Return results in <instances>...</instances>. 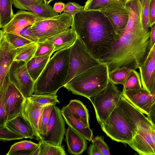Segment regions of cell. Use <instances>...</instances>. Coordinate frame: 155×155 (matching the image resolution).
Masks as SVG:
<instances>
[{"mask_svg":"<svg viewBox=\"0 0 155 155\" xmlns=\"http://www.w3.org/2000/svg\"><path fill=\"white\" fill-rule=\"evenodd\" d=\"M72 16L71 27L94 57L100 60L111 51L117 35L103 13L83 11Z\"/></svg>","mask_w":155,"mask_h":155,"instance_id":"1","label":"cell"},{"mask_svg":"<svg viewBox=\"0 0 155 155\" xmlns=\"http://www.w3.org/2000/svg\"><path fill=\"white\" fill-rule=\"evenodd\" d=\"M150 30L137 32L124 29L116 35L111 51L99 60L107 64L108 71L126 67L139 68L149 50Z\"/></svg>","mask_w":155,"mask_h":155,"instance_id":"2","label":"cell"},{"mask_svg":"<svg viewBox=\"0 0 155 155\" xmlns=\"http://www.w3.org/2000/svg\"><path fill=\"white\" fill-rule=\"evenodd\" d=\"M71 47L57 51L35 82L33 94H57L64 85L69 68Z\"/></svg>","mask_w":155,"mask_h":155,"instance_id":"3","label":"cell"},{"mask_svg":"<svg viewBox=\"0 0 155 155\" xmlns=\"http://www.w3.org/2000/svg\"><path fill=\"white\" fill-rule=\"evenodd\" d=\"M108 72L107 64L102 62L75 76L64 87L73 94L88 99L106 87Z\"/></svg>","mask_w":155,"mask_h":155,"instance_id":"4","label":"cell"},{"mask_svg":"<svg viewBox=\"0 0 155 155\" xmlns=\"http://www.w3.org/2000/svg\"><path fill=\"white\" fill-rule=\"evenodd\" d=\"M102 130L112 140L128 144L137 128L128 118L118 102L107 118L100 124Z\"/></svg>","mask_w":155,"mask_h":155,"instance_id":"5","label":"cell"},{"mask_svg":"<svg viewBox=\"0 0 155 155\" xmlns=\"http://www.w3.org/2000/svg\"><path fill=\"white\" fill-rule=\"evenodd\" d=\"M101 63L91 54L77 35L76 41L71 47L68 72L64 86L75 76Z\"/></svg>","mask_w":155,"mask_h":155,"instance_id":"6","label":"cell"},{"mask_svg":"<svg viewBox=\"0 0 155 155\" xmlns=\"http://www.w3.org/2000/svg\"><path fill=\"white\" fill-rule=\"evenodd\" d=\"M73 21V16L63 12L51 18H37L31 29L39 41H43L70 29Z\"/></svg>","mask_w":155,"mask_h":155,"instance_id":"7","label":"cell"},{"mask_svg":"<svg viewBox=\"0 0 155 155\" xmlns=\"http://www.w3.org/2000/svg\"><path fill=\"white\" fill-rule=\"evenodd\" d=\"M122 92L109 80L104 89L88 99L95 110L96 119L100 124L104 121L116 107Z\"/></svg>","mask_w":155,"mask_h":155,"instance_id":"8","label":"cell"},{"mask_svg":"<svg viewBox=\"0 0 155 155\" xmlns=\"http://www.w3.org/2000/svg\"><path fill=\"white\" fill-rule=\"evenodd\" d=\"M7 74L10 82L25 99L33 94L35 82L28 72L26 63L21 61H14Z\"/></svg>","mask_w":155,"mask_h":155,"instance_id":"9","label":"cell"},{"mask_svg":"<svg viewBox=\"0 0 155 155\" xmlns=\"http://www.w3.org/2000/svg\"><path fill=\"white\" fill-rule=\"evenodd\" d=\"M61 110L53 105L50 117L42 140L54 145L61 146L65 133V124Z\"/></svg>","mask_w":155,"mask_h":155,"instance_id":"10","label":"cell"},{"mask_svg":"<svg viewBox=\"0 0 155 155\" xmlns=\"http://www.w3.org/2000/svg\"><path fill=\"white\" fill-rule=\"evenodd\" d=\"M126 2L112 3L97 10L103 13L108 18L117 35H119L123 31L128 20L129 14L125 6Z\"/></svg>","mask_w":155,"mask_h":155,"instance_id":"11","label":"cell"},{"mask_svg":"<svg viewBox=\"0 0 155 155\" xmlns=\"http://www.w3.org/2000/svg\"><path fill=\"white\" fill-rule=\"evenodd\" d=\"M136 127L137 131L128 144L140 155H155V143L149 131L151 129L143 124H138Z\"/></svg>","mask_w":155,"mask_h":155,"instance_id":"12","label":"cell"},{"mask_svg":"<svg viewBox=\"0 0 155 155\" xmlns=\"http://www.w3.org/2000/svg\"><path fill=\"white\" fill-rule=\"evenodd\" d=\"M138 69L143 89L150 93H155V42Z\"/></svg>","mask_w":155,"mask_h":155,"instance_id":"13","label":"cell"},{"mask_svg":"<svg viewBox=\"0 0 155 155\" xmlns=\"http://www.w3.org/2000/svg\"><path fill=\"white\" fill-rule=\"evenodd\" d=\"M25 99L19 91L10 81L6 85L4 97L7 121L22 113Z\"/></svg>","mask_w":155,"mask_h":155,"instance_id":"14","label":"cell"},{"mask_svg":"<svg viewBox=\"0 0 155 155\" xmlns=\"http://www.w3.org/2000/svg\"><path fill=\"white\" fill-rule=\"evenodd\" d=\"M0 87L4 83L9 69L14 61L17 48L11 44L5 36V32L0 30Z\"/></svg>","mask_w":155,"mask_h":155,"instance_id":"15","label":"cell"},{"mask_svg":"<svg viewBox=\"0 0 155 155\" xmlns=\"http://www.w3.org/2000/svg\"><path fill=\"white\" fill-rule=\"evenodd\" d=\"M122 95L147 116L151 107L155 103V93H150L143 88L132 91L123 90Z\"/></svg>","mask_w":155,"mask_h":155,"instance_id":"16","label":"cell"},{"mask_svg":"<svg viewBox=\"0 0 155 155\" xmlns=\"http://www.w3.org/2000/svg\"><path fill=\"white\" fill-rule=\"evenodd\" d=\"M47 106L33 102L28 98L25 99L23 104L22 114L30 124L38 140L42 139L40 132V122L43 110Z\"/></svg>","mask_w":155,"mask_h":155,"instance_id":"17","label":"cell"},{"mask_svg":"<svg viewBox=\"0 0 155 155\" xmlns=\"http://www.w3.org/2000/svg\"><path fill=\"white\" fill-rule=\"evenodd\" d=\"M37 18L31 11L20 10L14 14L10 22L2 30L5 33L20 35V32L23 28L32 25Z\"/></svg>","mask_w":155,"mask_h":155,"instance_id":"18","label":"cell"},{"mask_svg":"<svg viewBox=\"0 0 155 155\" xmlns=\"http://www.w3.org/2000/svg\"><path fill=\"white\" fill-rule=\"evenodd\" d=\"M125 6L128 13L129 19L125 29L136 32L145 30L142 22L141 0H127Z\"/></svg>","mask_w":155,"mask_h":155,"instance_id":"19","label":"cell"},{"mask_svg":"<svg viewBox=\"0 0 155 155\" xmlns=\"http://www.w3.org/2000/svg\"><path fill=\"white\" fill-rule=\"evenodd\" d=\"M61 111L64 121L68 126L87 140L89 141H92L93 138L92 129L86 125L66 106L63 107Z\"/></svg>","mask_w":155,"mask_h":155,"instance_id":"20","label":"cell"},{"mask_svg":"<svg viewBox=\"0 0 155 155\" xmlns=\"http://www.w3.org/2000/svg\"><path fill=\"white\" fill-rule=\"evenodd\" d=\"M68 151L71 154H81L87 149V142L85 138L68 126L65 133Z\"/></svg>","mask_w":155,"mask_h":155,"instance_id":"21","label":"cell"},{"mask_svg":"<svg viewBox=\"0 0 155 155\" xmlns=\"http://www.w3.org/2000/svg\"><path fill=\"white\" fill-rule=\"evenodd\" d=\"M8 129L22 136L24 138H34L35 134L30 123L22 113L15 117L8 120L5 123Z\"/></svg>","mask_w":155,"mask_h":155,"instance_id":"22","label":"cell"},{"mask_svg":"<svg viewBox=\"0 0 155 155\" xmlns=\"http://www.w3.org/2000/svg\"><path fill=\"white\" fill-rule=\"evenodd\" d=\"M76 34L71 27L68 30L49 38L47 40L51 41L54 47V52L61 49L71 47L75 42Z\"/></svg>","mask_w":155,"mask_h":155,"instance_id":"23","label":"cell"},{"mask_svg":"<svg viewBox=\"0 0 155 155\" xmlns=\"http://www.w3.org/2000/svg\"><path fill=\"white\" fill-rule=\"evenodd\" d=\"M51 55L33 57L26 63L28 72L35 82L45 68Z\"/></svg>","mask_w":155,"mask_h":155,"instance_id":"24","label":"cell"},{"mask_svg":"<svg viewBox=\"0 0 155 155\" xmlns=\"http://www.w3.org/2000/svg\"><path fill=\"white\" fill-rule=\"evenodd\" d=\"M66 106L79 117L86 125L89 127L88 110L81 101L77 99L71 100Z\"/></svg>","mask_w":155,"mask_h":155,"instance_id":"25","label":"cell"},{"mask_svg":"<svg viewBox=\"0 0 155 155\" xmlns=\"http://www.w3.org/2000/svg\"><path fill=\"white\" fill-rule=\"evenodd\" d=\"M27 8L39 18H48L59 15L50 5L43 2L39 4L28 6Z\"/></svg>","mask_w":155,"mask_h":155,"instance_id":"26","label":"cell"},{"mask_svg":"<svg viewBox=\"0 0 155 155\" xmlns=\"http://www.w3.org/2000/svg\"><path fill=\"white\" fill-rule=\"evenodd\" d=\"M11 0H0V28H3L13 17Z\"/></svg>","mask_w":155,"mask_h":155,"instance_id":"27","label":"cell"},{"mask_svg":"<svg viewBox=\"0 0 155 155\" xmlns=\"http://www.w3.org/2000/svg\"><path fill=\"white\" fill-rule=\"evenodd\" d=\"M37 43H31L17 48L14 61H21L27 63L33 58L37 49Z\"/></svg>","mask_w":155,"mask_h":155,"instance_id":"28","label":"cell"},{"mask_svg":"<svg viewBox=\"0 0 155 155\" xmlns=\"http://www.w3.org/2000/svg\"><path fill=\"white\" fill-rule=\"evenodd\" d=\"M123 85V90H138L142 87L140 73L135 69H132Z\"/></svg>","mask_w":155,"mask_h":155,"instance_id":"29","label":"cell"},{"mask_svg":"<svg viewBox=\"0 0 155 155\" xmlns=\"http://www.w3.org/2000/svg\"><path fill=\"white\" fill-rule=\"evenodd\" d=\"M131 70L126 67H123L109 72V80L115 84L123 85Z\"/></svg>","mask_w":155,"mask_h":155,"instance_id":"30","label":"cell"},{"mask_svg":"<svg viewBox=\"0 0 155 155\" xmlns=\"http://www.w3.org/2000/svg\"><path fill=\"white\" fill-rule=\"evenodd\" d=\"M40 145L39 155H65L67 154L63 146L54 145L42 140L39 142Z\"/></svg>","mask_w":155,"mask_h":155,"instance_id":"31","label":"cell"},{"mask_svg":"<svg viewBox=\"0 0 155 155\" xmlns=\"http://www.w3.org/2000/svg\"><path fill=\"white\" fill-rule=\"evenodd\" d=\"M57 94L35 95L32 94L28 98L31 101L42 105H54L60 103Z\"/></svg>","mask_w":155,"mask_h":155,"instance_id":"32","label":"cell"},{"mask_svg":"<svg viewBox=\"0 0 155 155\" xmlns=\"http://www.w3.org/2000/svg\"><path fill=\"white\" fill-rule=\"evenodd\" d=\"M38 143L31 141L24 140L16 142L12 145L6 155H15L19 152L34 148Z\"/></svg>","mask_w":155,"mask_h":155,"instance_id":"33","label":"cell"},{"mask_svg":"<svg viewBox=\"0 0 155 155\" xmlns=\"http://www.w3.org/2000/svg\"><path fill=\"white\" fill-rule=\"evenodd\" d=\"M127 0H87L84 5V11L97 10L114 2H125Z\"/></svg>","mask_w":155,"mask_h":155,"instance_id":"34","label":"cell"},{"mask_svg":"<svg viewBox=\"0 0 155 155\" xmlns=\"http://www.w3.org/2000/svg\"><path fill=\"white\" fill-rule=\"evenodd\" d=\"M37 47L34 57L46 55H52L54 52V47L50 41L46 40L37 43Z\"/></svg>","mask_w":155,"mask_h":155,"instance_id":"35","label":"cell"},{"mask_svg":"<svg viewBox=\"0 0 155 155\" xmlns=\"http://www.w3.org/2000/svg\"><path fill=\"white\" fill-rule=\"evenodd\" d=\"M142 18L144 29L147 30L150 28V4L151 0H141Z\"/></svg>","mask_w":155,"mask_h":155,"instance_id":"36","label":"cell"},{"mask_svg":"<svg viewBox=\"0 0 155 155\" xmlns=\"http://www.w3.org/2000/svg\"><path fill=\"white\" fill-rule=\"evenodd\" d=\"M5 34L9 42L16 48L33 43L19 35L5 32Z\"/></svg>","mask_w":155,"mask_h":155,"instance_id":"37","label":"cell"},{"mask_svg":"<svg viewBox=\"0 0 155 155\" xmlns=\"http://www.w3.org/2000/svg\"><path fill=\"white\" fill-rule=\"evenodd\" d=\"M24 138L22 136L11 130L5 126L0 127V140L6 142Z\"/></svg>","mask_w":155,"mask_h":155,"instance_id":"38","label":"cell"},{"mask_svg":"<svg viewBox=\"0 0 155 155\" xmlns=\"http://www.w3.org/2000/svg\"><path fill=\"white\" fill-rule=\"evenodd\" d=\"M53 105H50L46 106L42 113L40 124V132L42 138L46 133L47 127L51 115Z\"/></svg>","mask_w":155,"mask_h":155,"instance_id":"39","label":"cell"},{"mask_svg":"<svg viewBox=\"0 0 155 155\" xmlns=\"http://www.w3.org/2000/svg\"><path fill=\"white\" fill-rule=\"evenodd\" d=\"M6 86V85H3L0 88V127L5 126L7 121L4 101Z\"/></svg>","mask_w":155,"mask_h":155,"instance_id":"40","label":"cell"},{"mask_svg":"<svg viewBox=\"0 0 155 155\" xmlns=\"http://www.w3.org/2000/svg\"><path fill=\"white\" fill-rule=\"evenodd\" d=\"M84 6L81 5L75 2H69L65 4L63 12L74 16L84 10Z\"/></svg>","mask_w":155,"mask_h":155,"instance_id":"41","label":"cell"},{"mask_svg":"<svg viewBox=\"0 0 155 155\" xmlns=\"http://www.w3.org/2000/svg\"><path fill=\"white\" fill-rule=\"evenodd\" d=\"M14 6L20 10L30 11L27 6L39 4L44 2L43 0H11Z\"/></svg>","mask_w":155,"mask_h":155,"instance_id":"42","label":"cell"},{"mask_svg":"<svg viewBox=\"0 0 155 155\" xmlns=\"http://www.w3.org/2000/svg\"><path fill=\"white\" fill-rule=\"evenodd\" d=\"M92 143H95L101 151L103 155H110L109 148L104 141V137L97 136L93 137Z\"/></svg>","mask_w":155,"mask_h":155,"instance_id":"43","label":"cell"},{"mask_svg":"<svg viewBox=\"0 0 155 155\" xmlns=\"http://www.w3.org/2000/svg\"><path fill=\"white\" fill-rule=\"evenodd\" d=\"M31 25H29L23 28L20 31L19 35L32 42L37 43L39 41L38 39L31 31Z\"/></svg>","mask_w":155,"mask_h":155,"instance_id":"44","label":"cell"},{"mask_svg":"<svg viewBox=\"0 0 155 155\" xmlns=\"http://www.w3.org/2000/svg\"><path fill=\"white\" fill-rule=\"evenodd\" d=\"M150 15V28H151L155 24V0H151Z\"/></svg>","mask_w":155,"mask_h":155,"instance_id":"45","label":"cell"},{"mask_svg":"<svg viewBox=\"0 0 155 155\" xmlns=\"http://www.w3.org/2000/svg\"><path fill=\"white\" fill-rule=\"evenodd\" d=\"M87 153L90 155H103L97 146L94 143H92L89 146Z\"/></svg>","mask_w":155,"mask_h":155,"instance_id":"46","label":"cell"},{"mask_svg":"<svg viewBox=\"0 0 155 155\" xmlns=\"http://www.w3.org/2000/svg\"><path fill=\"white\" fill-rule=\"evenodd\" d=\"M147 116L155 126V103L151 107L149 113Z\"/></svg>","mask_w":155,"mask_h":155,"instance_id":"47","label":"cell"},{"mask_svg":"<svg viewBox=\"0 0 155 155\" xmlns=\"http://www.w3.org/2000/svg\"><path fill=\"white\" fill-rule=\"evenodd\" d=\"M65 4L61 2H56L54 5L53 9L58 13L61 14L63 11Z\"/></svg>","mask_w":155,"mask_h":155,"instance_id":"48","label":"cell"},{"mask_svg":"<svg viewBox=\"0 0 155 155\" xmlns=\"http://www.w3.org/2000/svg\"><path fill=\"white\" fill-rule=\"evenodd\" d=\"M155 42V24L151 27L150 40L149 45V50Z\"/></svg>","mask_w":155,"mask_h":155,"instance_id":"49","label":"cell"},{"mask_svg":"<svg viewBox=\"0 0 155 155\" xmlns=\"http://www.w3.org/2000/svg\"><path fill=\"white\" fill-rule=\"evenodd\" d=\"M149 131L153 140L155 143V130H150Z\"/></svg>","mask_w":155,"mask_h":155,"instance_id":"50","label":"cell"},{"mask_svg":"<svg viewBox=\"0 0 155 155\" xmlns=\"http://www.w3.org/2000/svg\"><path fill=\"white\" fill-rule=\"evenodd\" d=\"M44 2L46 4H49L53 0H43Z\"/></svg>","mask_w":155,"mask_h":155,"instance_id":"51","label":"cell"}]
</instances>
